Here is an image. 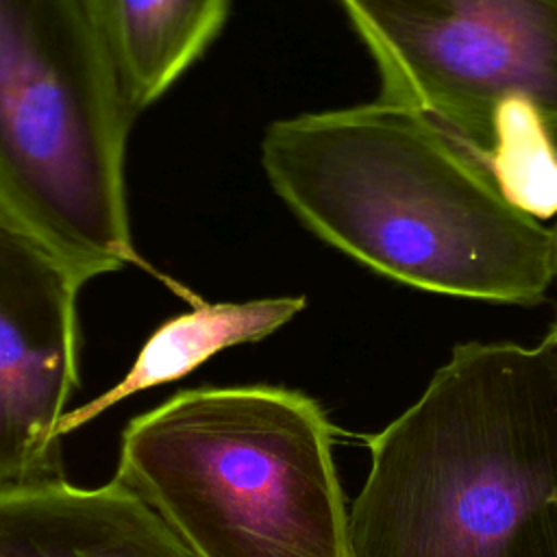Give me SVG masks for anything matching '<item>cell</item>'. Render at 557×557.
<instances>
[{
	"label": "cell",
	"mask_w": 557,
	"mask_h": 557,
	"mask_svg": "<svg viewBox=\"0 0 557 557\" xmlns=\"http://www.w3.org/2000/svg\"><path fill=\"white\" fill-rule=\"evenodd\" d=\"M83 285L0 218V487L65 479L57 424L78 387Z\"/></svg>",
	"instance_id": "6"
},
{
	"label": "cell",
	"mask_w": 557,
	"mask_h": 557,
	"mask_svg": "<svg viewBox=\"0 0 557 557\" xmlns=\"http://www.w3.org/2000/svg\"><path fill=\"white\" fill-rule=\"evenodd\" d=\"M0 557H194L137 494L111 479L0 487Z\"/></svg>",
	"instance_id": "7"
},
{
	"label": "cell",
	"mask_w": 557,
	"mask_h": 557,
	"mask_svg": "<svg viewBox=\"0 0 557 557\" xmlns=\"http://www.w3.org/2000/svg\"><path fill=\"white\" fill-rule=\"evenodd\" d=\"M305 307V296H276L244 302H205L196 298L189 311L165 320L148 335L131 368L113 387L65 411L57 424V435H70L74 429L91 422L102 411L137 392L187 376L224 348L272 335Z\"/></svg>",
	"instance_id": "8"
},
{
	"label": "cell",
	"mask_w": 557,
	"mask_h": 557,
	"mask_svg": "<svg viewBox=\"0 0 557 557\" xmlns=\"http://www.w3.org/2000/svg\"><path fill=\"white\" fill-rule=\"evenodd\" d=\"M381 100L450 135L535 220L557 218V0H335Z\"/></svg>",
	"instance_id": "5"
},
{
	"label": "cell",
	"mask_w": 557,
	"mask_h": 557,
	"mask_svg": "<svg viewBox=\"0 0 557 557\" xmlns=\"http://www.w3.org/2000/svg\"><path fill=\"white\" fill-rule=\"evenodd\" d=\"M546 342H550L555 348H557V320H555V324L548 329V333H546V337H544Z\"/></svg>",
	"instance_id": "11"
},
{
	"label": "cell",
	"mask_w": 557,
	"mask_h": 557,
	"mask_svg": "<svg viewBox=\"0 0 557 557\" xmlns=\"http://www.w3.org/2000/svg\"><path fill=\"white\" fill-rule=\"evenodd\" d=\"M124 94L139 113L215 39L231 0H91Z\"/></svg>",
	"instance_id": "9"
},
{
	"label": "cell",
	"mask_w": 557,
	"mask_h": 557,
	"mask_svg": "<svg viewBox=\"0 0 557 557\" xmlns=\"http://www.w3.org/2000/svg\"><path fill=\"white\" fill-rule=\"evenodd\" d=\"M261 165L315 237L392 281L520 307L540 305L555 283L550 228L407 107L281 117L263 135Z\"/></svg>",
	"instance_id": "1"
},
{
	"label": "cell",
	"mask_w": 557,
	"mask_h": 557,
	"mask_svg": "<svg viewBox=\"0 0 557 557\" xmlns=\"http://www.w3.org/2000/svg\"><path fill=\"white\" fill-rule=\"evenodd\" d=\"M333 435L298 389H181L124 426L113 479L194 557H355Z\"/></svg>",
	"instance_id": "3"
},
{
	"label": "cell",
	"mask_w": 557,
	"mask_h": 557,
	"mask_svg": "<svg viewBox=\"0 0 557 557\" xmlns=\"http://www.w3.org/2000/svg\"><path fill=\"white\" fill-rule=\"evenodd\" d=\"M550 233H553V268H555V283H557V222L550 228Z\"/></svg>",
	"instance_id": "10"
},
{
	"label": "cell",
	"mask_w": 557,
	"mask_h": 557,
	"mask_svg": "<svg viewBox=\"0 0 557 557\" xmlns=\"http://www.w3.org/2000/svg\"><path fill=\"white\" fill-rule=\"evenodd\" d=\"M355 557H557V348L457 344L368 437Z\"/></svg>",
	"instance_id": "2"
},
{
	"label": "cell",
	"mask_w": 557,
	"mask_h": 557,
	"mask_svg": "<svg viewBox=\"0 0 557 557\" xmlns=\"http://www.w3.org/2000/svg\"><path fill=\"white\" fill-rule=\"evenodd\" d=\"M135 115L91 0H0V218L83 283L148 268L124 189Z\"/></svg>",
	"instance_id": "4"
}]
</instances>
